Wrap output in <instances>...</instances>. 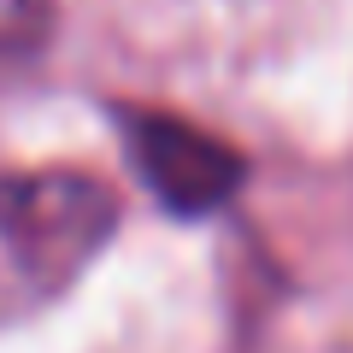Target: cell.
Wrapping results in <instances>:
<instances>
[{"mask_svg":"<svg viewBox=\"0 0 353 353\" xmlns=\"http://www.w3.org/2000/svg\"><path fill=\"white\" fill-rule=\"evenodd\" d=\"M118 230V194L88 171H0V324L53 306Z\"/></svg>","mask_w":353,"mask_h":353,"instance_id":"obj_1","label":"cell"},{"mask_svg":"<svg viewBox=\"0 0 353 353\" xmlns=\"http://www.w3.org/2000/svg\"><path fill=\"white\" fill-rule=\"evenodd\" d=\"M118 141L141 189L171 218H212L248 183V159L224 136L159 106H118Z\"/></svg>","mask_w":353,"mask_h":353,"instance_id":"obj_2","label":"cell"},{"mask_svg":"<svg viewBox=\"0 0 353 353\" xmlns=\"http://www.w3.org/2000/svg\"><path fill=\"white\" fill-rule=\"evenodd\" d=\"M53 0H0V59H24L48 41Z\"/></svg>","mask_w":353,"mask_h":353,"instance_id":"obj_3","label":"cell"}]
</instances>
